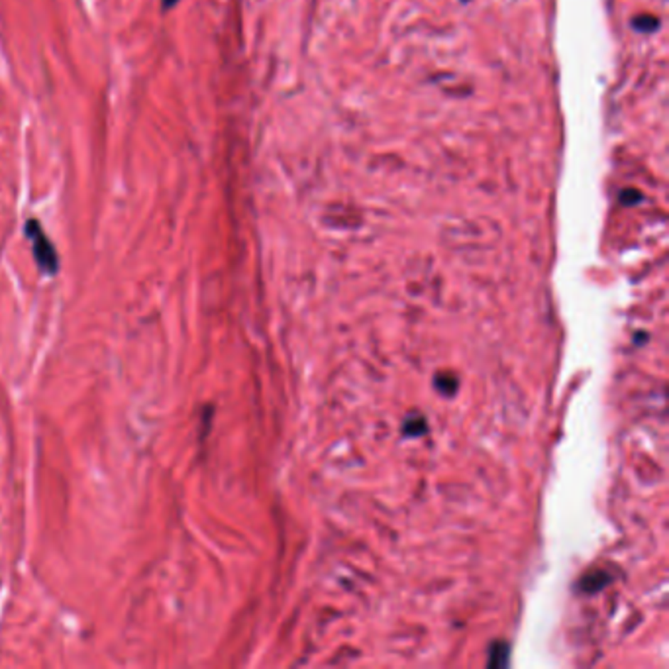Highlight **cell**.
I'll use <instances>...</instances> for the list:
<instances>
[{
    "mask_svg": "<svg viewBox=\"0 0 669 669\" xmlns=\"http://www.w3.org/2000/svg\"><path fill=\"white\" fill-rule=\"evenodd\" d=\"M26 236L30 237V242H32L33 257H36L38 267H40L43 273H48V275H55L59 269L58 252H55V247L51 244V240L46 236V232H43V228L40 226V222L28 220V224H26Z\"/></svg>",
    "mask_w": 669,
    "mask_h": 669,
    "instance_id": "6da1fadb",
    "label": "cell"
},
{
    "mask_svg": "<svg viewBox=\"0 0 669 669\" xmlns=\"http://www.w3.org/2000/svg\"><path fill=\"white\" fill-rule=\"evenodd\" d=\"M426 424L424 417H420V414H410V417L405 420V424H402V434L407 436V438H417V436H422L426 432Z\"/></svg>",
    "mask_w": 669,
    "mask_h": 669,
    "instance_id": "7a4b0ae2",
    "label": "cell"
},
{
    "mask_svg": "<svg viewBox=\"0 0 669 669\" xmlns=\"http://www.w3.org/2000/svg\"><path fill=\"white\" fill-rule=\"evenodd\" d=\"M434 385H436V389L444 395V397H451V395H456L457 391V377L454 373H438L436 379H434Z\"/></svg>",
    "mask_w": 669,
    "mask_h": 669,
    "instance_id": "3957f363",
    "label": "cell"
},
{
    "mask_svg": "<svg viewBox=\"0 0 669 669\" xmlns=\"http://www.w3.org/2000/svg\"><path fill=\"white\" fill-rule=\"evenodd\" d=\"M506 661H508V646H506L505 642H497V644L491 648L489 665H493V668H503V665H506Z\"/></svg>",
    "mask_w": 669,
    "mask_h": 669,
    "instance_id": "277c9868",
    "label": "cell"
},
{
    "mask_svg": "<svg viewBox=\"0 0 669 669\" xmlns=\"http://www.w3.org/2000/svg\"><path fill=\"white\" fill-rule=\"evenodd\" d=\"M632 26H634L636 30H640V32L650 33L660 26V22H658V18L655 16H636V20L632 22Z\"/></svg>",
    "mask_w": 669,
    "mask_h": 669,
    "instance_id": "5b68a950",
    "label": "cell"
},
{
    "mask_svg": "<svg viewBox=\"0 0 669 669\" xmlns=\"http://www.w3.org/2000/svg\"><path fill=\"white\" fill-rule=\"evenodd\" d=\"M606 583H609V577H604V573H596V575H591V577L583 581V589L585 591H599Z\"/></svg>",
    "mask_w": 669,
    "mask_h": 669,
    "instance_id": "8992f818",
    "label": "cell"
},
{
    "mask_svg": "<svg viewBox=\"0 0 669 669\" xmlns=\"http://www.w3.org/2000/svg\"><path fill=\"white\" fill-rule=\"evenodd\" d=\"M621 200L626 204V206H632V204H636L642 200V195L638 193L636 188H626V191H622Z\"/></svg>",
    "mask_w": 669,
    "mask_h": 669,
    "instance_id": "52a82bcc",
    "label": "cell"
},
{
    "mask_svg": "<svg viewBox=\"0 0 669 669\" xmlns=\"http://www.w3.org/2000/svg\"><path fill=\"white\" fill-rule=\"evenodd\" d=\"M173 4H177V0H164L165 9H171Z\"/></svg>",
    "mask_w": 669,
    "mask_h": 669,
    "instance_id": "ba28073f",
    "label": "cell"
}]
</instances>
